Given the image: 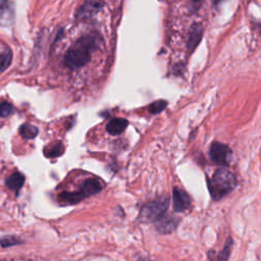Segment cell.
Listing matches in <instances>:
<instances>
[{"mask_svg":"<svg viewBox=\"0 0 261 261\" xmlns=\"http://www.w3.org/2000/svg\"><path fill=\"white\" fill-rule=\"evenodd\" d=\"M98 46V38L93 35H86L80 38L65 53L64 63L70 69H77L86 65L92 52Z\"/></svg>","mask_w":261,"mask_h":261,"instance_id":"cell-1","label":"cell"},{"mask_svg":"<svg viewBox=\"0 0 261 261\" xmlns=\"http://www.w3.org/2000/svg\"><path fill=\"white\" fill-rule=\"evenodd\" d=\"M237 186L234 175L226 168L220 167L215 170L208 182L211 197L219 200L229 194Z\"/></svg>","mask_w":261,"mask_h":261,"instance_id":"cell-2","label":"cell"},{"mask_svg":"<svg viewBox=\"0 0 261 261\" xmlns=\"http://www.w3.org/2000/svg\"><path fill=\"white\" fill-rule=\"evenodd\" d=\"M103 186L101 181L97 178H88L82 184L81 188L77 191L72 193L63 192L62 194H60L59 199L64 204H75L81 200H84L85 198L100 192Z\"/></svg>","mask_w":261,"mask_h":261,"instance_id":"cell-3","label":"cell"},{"mask_svg":"<svg viewBox=\"0 0 261 261\" xmlns=\"http://www.w3.org/2000/svg\"><path fill=\"white\" fill-rule=\"evenodd\" d=\"M168 199H159L144 205L140 212V219L143 221H157L165 215L168 208Z\"/></svg>","mask_w":261,"mask_h":261,"instance_id":"cell-4","label":"cell"},{"mask_svg":"<svg viewBox=\"0 0 261 261\" xmlns=\"http://www.w3.org/2000/svg\"><path fill=\"white\" fill-rule=\"evenodd\" d=\"M231 150L228 146L219 143V142H214L209 151V155L211 160L219 165V166H226L229 164L231 160Z\"/></svg>","mask_w":261,"mask_h":261,"instance_id":"cell-5","label":"cell"},{"mask_svg":"<svg viewBox=\"0 0 261 261\" xmlns=\"http://www.w3.org/2000/svg\"><path fill=\"white\" fill-rule=\"evenodd\" d=\"M191 199L190 196L181 189L174 188L172 192V207L174 211L181 212L190 207Z\"/></svg>","mask_w":261,"mask_h":261,"instance_id":"cell-6","label":"cell"},{"mask_svg":"<svg viewBox=\"0 0 261 261\" xmlns=\"http://www.w3.org/2000/svg\"><path fill=\"white\" fill-rule=\"evenodd\" d=\"M102 6H103V0H89L81 6L77 15L83 19L92 17L101 9Z\"/></svg>","mask_w":261,"mask_h":261,"instance_id":"cell-7","label":"cell"},{"mask_svg":"<svg viewBox=\"0 0 261 261\" xmlns=\"http://www.w3.org/2000/svg\"><path fill=\"white\" fill-rule=\"evenodd\" d=\"M14 12L9 0H0V25L7 27L13 22Z\"/></svg>","mask_w":261,"mask_h":261,"instance_id":"cell-8","label":"cell"},{"mask_svg":"<svg viewBox=\"0 0 261 261\" xmlns=\"http://www.w3.org/2000/svg\"><path fill=\"white\" fill-rule=\"evenodd\" d=\"M202 36H203V27L200 23H194L189 31L188 42H187V47L190 52L194 51L195 48L199 45L202 39Z\"/></svg>","mask_w":261,"mask_h":261,"instance_id":"cell-9","label":"cell"},{"mask_svg":"<svg viewBox=\"0 0 261 261\" xmlns=\"http://www.w3.org/2000/svg\"><path fill=\"white\" fill-rule=\"evenodd\" d=\"M127 126V120L124 118L116 117L111 119L107 124H106V130L111 134V135H118L122 133L125 127Z\"/></svg>","mask_w":261,"mask_h":261,"instance_id":"cell-10","label":"cell"},{"mask_svg":"<svg viewBox=\"0 0 261 261\" xmlns=\"http://www.w3.org/2000/svg\"><path fill=\"white\" fill-rule=\"evenodd\" d=\"M157 221H158L157 228L162 233L171 232L176 227V225H177V220L176 219H174L172 217H167L165 215H163Z\"/></svg>","mask_w":261,"mask_h":261,"instance_id":"cell-11","label":"cell"},{"mask_svg":"<svg viewBox=\"0 0 261 261\" xmlns=\"http://www.w3.org/2000/svg\"><path fill=\"white\" fill-rule=\"evenodd\" d=\"M231 245H232V242H231V239L229 238L225 244V246L223 247V249L218 252V253H215V252H212L210 251L208 253V256H209V259L211 261H226L229 257V254H230V250H231Z\"/></svg>","mask_w":261,"mask_h":261,"instance_id":"cell-12","label":"cell"},{"mask_svg":"<svg viewBox=\"0 0 261 261\" xmlns=\"http://www.w3.org/2000/svg\"><path fill=\"white\" fill-rule=\"evenodd\" d=\"M24 182V176L20 172H14L6 178V186L13 192H18Z\"/></svg>","mask_w":261,"mask_h":261,"instance_id":"cell-13","label":"cell"},{"mask_svg":"<svg viewBox=\"0 0 261 261\" xmlns=\"http://www.w3.org/2000/svg\"><path fill=\"white\" fill-rule=\"evenodd\" d=\"M19 133L24 139H33L38 135V128L32 124L24 123L20 126Z\"/></svg>","mask_w":261,"mask_h":261,"instance_id":"cell-14","label":"cell"},{"mask_svg":"<svg viewBox=\"0 0 261 261\" xmlns=\"http://www.w3.org/2000/svg\"><path fill=\"white\" fill-rule=\"evenodd\" d=\"M12 60V53L10 50L3 51L0 53V71H3L8 68Z\"/></svg>","mask_w":261,"mask_h":261,"instance_id":"cell-15","label":"cell"},{"mask_svg":"<svg viewBox=\"0 0 261 261\" xmlns=\"http://www.w3.org/2000/svg\"><path fill=\"white\" fill-rule=\"evenodd\" d=\"M63 153V146L61 145V143H56L54 146L50 147L48 150L45 151L46 156L50 157V158H54L57 156H60Z\"/></svg>","mask_w":261,"mask_h":261,"instance_id":"cell-16","label":"cell"},{"mask_svg":"<svg viewBox=\"0 0 261 261\" xmlns=\"http://www.w3.org/2000/svg\"><path fill=\"white\" fill-rule=\"evenodd\" d=\"M167 105V102L164 101V100H157L155 102H153L152 104H150L149 106V111L153 114H156V113H159L161 112Z\"/></svg>","mask_w":261,"mask_h":261,"instance_id":"cell-17","label":"cell"},{"mask_svg":"<svg viewBox=\"0 0 261 261\" xmlns=\"http://www.w3.org/2000/svg\"><path fill=\"white\" fill-rule=\"evenodd\" d=\"M13 111V107L8 102L0 103V115L1 116H8Z\"/></svg>","mask_w":261,"mask_h":261,"instance_id":"cell-18","label":"cell"},{"mask_svg":"<svg viewBox=\"0 0 261 261\" xmlns=\"http://www.w3.org/2000/svg\"><path fill=\"white\" fill-rule=\"evenodd\" d=\"M212 1V3L214 4V5H218L219 3H221L223 0H211Z\"/></svg>","mask_w":261,"mask_h":261,"instance_id":"cell-19","label":"cell"},{"mask_svg":"<svg viewBox=\"0 0 261 261\" xmlns=\"http://www.w3.org/2000/svg\"><path fill=\"white\" fill-rule=\"evenodd\" d=\"M192 1H193V2H196V3H197V2H201L202 0H192Z\"/></svg>","mask_w":261,"mask_h":261,"instance_id":"cell-20","label":"cell"}]
</instances>
